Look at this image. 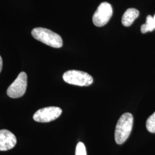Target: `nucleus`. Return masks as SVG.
<instances>
[{"mask_svg": "<svg viewBox=\"0 0 155 155\" xmlns=\"http://www.w3.org/2000/svg\"><path fill=\"white\" fill-rule=\"evenodd\" d=\"M155 29V24L153 21V17L148 15L147 17L146 23L141 26V33H145L148 32L153 31Z\"/></svg>", "mask_w": 155, "mask_h": 155, "instance_id": "obj_9", "label": "nucleus"}, {"mask_svg": "<svg viewBox=\"0 0 155 155\" xmlns=\"http://www.w3.org/2000/svg\"><path fill=\"white\" fill-rule=\"evenodd\" d=\"M75 155H87L86 147L83 143L79 142L78 143L75 150Z\"/></svg>", "mask_w": 155, "mask_h": 155, "instance_id": "obj_11", "label": "nucleus"}, {"mask_svg": "<svg viewBox=\"0 0 155 155\" xmlns=\"http://www.w3.org/2000/svg\"><path fill=\"white\" fill-rule=\"evenodd\" d=\"M16 143V137L13 133L6 129L0 130V151L11 150Z\"/></svg>", "mask_w": 155, "mask_h": 155, "instance_id": "obj_7", "label": "nucleus"}, {"mask_svg": "<svg viewBox=\"0 0 155 155\" xmlns=\"http://www.w3.org/2000/svg\"><path fill=\"white\" fill-rule=\"evenodd\" d=\"M2 59L1 56H0V72L2 70Z\"/></svg>", "mask_w": 155, "mask_h": 155, "instance_id": "obj_12", "label": "nucleus"}, {"mask_svg": "<svg viewBox=\"0 0 155 155\" xmlns=\"http://www.w3.org/2000/svg\"><path fill=\"white\" fill-rule=\"evenodd\" d=\"M146 127L150 133H155V112L147 119Z\"/></svg>", "mask_w": 155, "mask_h": 155, "instance_id": "obj_10", "label": "nucleus"}, {"mask_svg": "<svg viewBox=\"0 0 155 155\" xmlns=\"http://www.w3.org/2000/svg\"><path fill=\"white\" fill-rule=\"evenodd\" d=\"M139 16V11L136 9H127L122 16V25L125 27H130Z\"/></svg>", "mask_w": 155, "mask_h": 155, "instance_id": "obj_8", "label": "nucleus"}, {"mask_svg": "<svg viewBox=\"0 0 155 155\" xmlns=\"http://www.w3.org/2000/svg\"><path fill=\"white\" fill-rule=\"evenodd\" d=\"M66 83L79 86H88L93 82V78L87 72L78 70H69L63 75Z\"/></svg>", "mask_w": 155, "mask_h": 155, "instance_id": "obj_3", "label": "nucleus"}, {"mask_svg": "<svg viewBox=\"0 0 155 155\" xmlns=\"http://www.w3.org/2000/svg\"><path fill=\"white\" fill-rule=\"evenodd\" d=\"M133 125V117L130 113L123 114L117 123L114 137L117 144L124 143L129 137Z\"/></svg>", "mask_w": 155, "mask_h": 155, "instance_id": "obj_1", "label": "nucleus"}, {"mask_svg": "<svg viewBox=\"0 0 155 155\" xmlns=\"http://www.w3.org/2000/svg\"><path fill=\"white\" fill-rule=\"evenodd\" d=\"M27 87V75L25 72H20L15 81L7 89V95L12 98L21 97L26 92Z\"/></svg>", "mask_w": 155, "mask_h": 155, "instance_id": "obj_4", "label": "nucleus"}, {"mask_svg": "<svg viewBox=\"0 0 155 155\" xmlns=\"http://www.w3.org/2000/svg\"><path fill=\"white\" fill-rule=\"evenodd\" d=\"M33 38L51 47L59 48L63 45L61 36L47 28H35L32 31Z\"/></svg>", "mask_w": 155, "mask_h": 155, "instance_id": "obj_2", "label": "nucleus"}, {"mask_svg": "<svg viewBox=\"0 0 155 155\" xmlns=\"http://www.w3.org/2000/svg\"><path fill=\"white\" fill-rule=\"evenodd\" d=\"M153 17V21H154V24H155V15Z\"/></svg>", "mask_w": 155, "mask_h": 155, "instance_id": "obj_13", "label": "nucleus"}, {"mask_svg": "<svg viewBox=\"0 0 155 155\" xmlns=\"http://www.w3.org/2000/svg\"><path fill=\"white\" fill-rule=\"evenodd\" d=\"M62 110L59 107L49 106L40 109L33 114V120L39 122L52 121L61 116Z\"/></svg>", "mask_w": 155, "mask_h": 155, "instance_id": "obj_6", "label": "nucleus"}, {"mask_svg": "<svg viewBox=\"0 0 155 155\" xmlns=\"http://www.w3.org/2000/svg\"><path fill=\"white\" fill-rule=\"evenodd\" d=\"M113 14V9L108 2H102L98 7L93 16V22L95 26L101 27L109 22Z\"/></svg>", "mask_w": 155, "mask_h": 155, "instance_id": "obj_5", "label": "nucleus"}]
</instances>
